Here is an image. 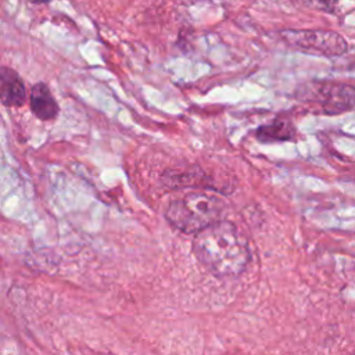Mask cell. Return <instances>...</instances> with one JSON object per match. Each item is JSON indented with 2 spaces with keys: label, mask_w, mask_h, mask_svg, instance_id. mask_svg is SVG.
Segmentation results:
<instances>
[{
  "label": "cell",
  "mask_w": 355,
  "mask_h": 355,
  "mask_svg": "<svg viewBox=\"0 0 355 355\" xmlns=\"http://www.w3.org/2000/svg\"><path fill=\"white\" fill-rule=\"evenodd\" d=\"M29 107L32 114L40 121H53L58 116L60 105L49 86L39 82L32 86L29 94Z\"/></svg>",
  "instance_id": "obj_5"
},
{
  "label": "cell",
  "mask_w": 355,
  "mask_h": 355,
  "mask_svg": "<svg viewBox=\"0 0 355 355\" xmlns=\"http://www.w3.org/2000/svg\"><path fill=\"white\" fill-rule=\"evenodd\" d=\"M193 251L202 266L216 277H237L250 261L247 237L229 220H219L198 232Z\"/></svg>",
  "instance_id": "obj_1"
},
{
  "label": "cell",
  "mask_w": 355,
  "mask_h": 355,
  "mask_svg": "<svg viewBox=\"0 0 355 355\" xmlns=\"http://www.w3.org/2000/svg\"><path fill=\"white\" fill-rule=\"evenodd\" d=\"M225 202L208 193H189L180 200L172 201L165 212L166 220L178 230L187 234H197L225 215Z\"/></svg>",
  "instance_id": "obj_2"
},
{
  "label": "cell",
  "mask_w": 355,
  "mask_h": 355,
  "mask_svg": "<svg viewBox=\"0 0 355 355\" xmlns=\"http://www.w3.org/2000/svg\"><path fill=\"white\" fill-rule=\"evenodd\" d=\"M279 35L287 46L313 55L338 57L348 50L345 39L333 31L284 29Z\"/></svg>",
  "instance_id": "obj_4"
},
{
  "label": "cell",
  "mask_w": 355,
  "mask_h": 355,
  "mask_svg": "<svg viewBox=\"0 0 355 355\" xmlns=\"http://www.w3.org/2000/svg\"><path fill=\"white\" fill-rule=\"evenodd\" d=\"M162 182L168 187H186V186H207L209 179L201 169L193 168L186 172L168 171L162 175Z\"/></svg>",
  "instance_id": "obj_8"
},
{
  "label": "cell",
  "mask_w": 355,
  "mask_h": 355,
  "mask_svg": "<svg viewBox=\"0 0 355 355\" xmlns=\"http://www.w3.org/2000/svg\"><path fill=\"white\" fill-rule=\"evenodd\" d=\"M0 100L6 107H21L26 100L24 80L8 67H1L0 71Z\"/></svg>",
  "instance_id": "obj_6"
},
{
  "label": "cell",
  "mask_w": 355,
  "mask_h": 355,
  "mask_svg": "<svg viewBox=\"0 0 355 355\" xmlns=\"http://www.w3.org/2000/svg\"><path fill=\"white\" fill-rule=\"evenodd\" d=\"M297 135L295 126L288 119L276 118L270 123L261 125L255 130V137L261 143H277L294 140Z\"/></svg>",
  "instance_id": "obj_7"
},
{
  "label": "cell",
  "mask_w": 355,
  "mask_h": 355,
  "mask_svg": "<svg viewBox=\"0 0 355 355\" xmlns=\"http://www.w3.org/2000/svg\"><path fill=\"white\" fill-rule=\"evenodd\" d=\"M306 7L320 10V11H331L337 3V0H301Z\"/></svg>",
  "instance_id": "obj_9"
},
{
  "label": "cell",
  "mask_w": 355,
  "mask_h": 355,
  "mask_svg": "<svg viewBox=\"0 0 355 355\" xmlns=\"http://www.w3.org/2000/svg\"><path fill=\"white\" fill-rule=\"evenodd\" d=\"M28 1H31V3H46L49 0H28Z\"/></svg>",
  "instance_id": "obj_10"
},
{
  "label": "cell",
  "mask_w": 355,
  "mask_h": 355,
  "mask_svg": "<svg viewBox=\"0 0 355 355\" xmlns=\"http://www.w3.org/2000/svg\"><path fill=\"white\" fill-rule=\"evenodd\" d=\"M297 96L301 101L319 105L320 111L327 115L343 114L355 108V86L341 82H311L301 86Z\"/></svg>",
  "instance_id": "obj_3"
}]
</instances>
